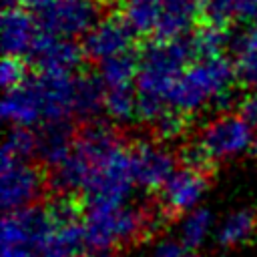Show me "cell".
<instances>
[{
    "label": "cell",
    "mask_w": 257,
    "mask_h": 257,
    "mask_svg": "<svg viewBox=\"0 0 257 257\" xmlns=\"http://www.w3.org/2000/svg\"><path fill=\"white\" fill-rule=\"evenodd\" d=\"M195 56L189 36L161 38L151 42L139 56V76L135 82L139 94V120L151 126L169 108V94L177 78Z\"/></svg>",
    "instance_id": "1"
},
{
    "label": "cell",
    "mask_w": 257,
    "mask_h": 257,
    "mask_svg": "<svg viewBox=\"0 0 257 257\" xmlns=\"http://www.w3.org/2000/svg\"><path fill=\"white\" fill-rule=\"evenodd\" d=\"M235 80V64L225 56L197 58L177 78L169 94V106L185 116L203 112L209 106L225 110L233 102Z\"/></svg>",
    "instance_id": "2"
},
{
    "label": "cell",
    "mask_w": 257,
    "mask_h": 257,
    "mask_svg": "<svg viewBox=\"0 0 257 257\" xmlns=\"http://www.w3.org/2000/svg\"><path fill=\"white\" fill-rule=\"evenodd\" d=\"M122 143L118 135L100 122L86 124L76 137L70 153L54 167H50L48 183L60 195H72L84 191L86 183L90 181L92 173L98 165Z\"/></svg>",
    "instance_id": "3"
},
{
    "label": "cell",
    "mask_w": 257,
    "mask_h": 257,
    "mask_svg": "<svg viewBox=\"0 0 257 257\" xmlns=\"http://www.w3.org/2000/svg\"><path fill=\"white\" fill-rule=\"evenodd\" d=\"M82 221L86 245L106 249L131 245L145 237L155 225L153 213L128 201L118 205L86 207Z\"/></svg>",
    "instance_id": "4"
},
{
    "label": "cell",
    "mask_w": 257,
    "mask_h": 257,
    "mask_svg": "<svg viewBox=\"0 0 257 257\" xmlns=\"http://www.w3.org/2000/svg\"><path fill=\"white\" fill-rule=\"evenodd\" d=\"M253 122L243 112H221L199 128L195 145L189 149L187 163L197 167L207 163H227L253 149Z\"/></svg>",
    "instance_id": "5"
},
{
    "label": "cell",
    "mask_w": 257,
    "mask_h": 257,
    "mask_svg": "<svg viewBox=\"0 0 257 257\" xmlns=\"http://www.w3.org/2000/svg\"><path fill=\"white\" fill-rule=\"evenodd\" d=\"M131 153L124 145L114 149L92 173L86 183L82 195L86 207H102V205H118L128 201L135 187Z\"/></svg>",
    "instance_id": "6"
},
{
    "label": "cell",
    "mask_w": 257,
    "mask_h": 257,
    "mask_svg": "<svg viewBox=\"0 0 257 257\" xmlns=\"http://www.w3.org/2000/svg\"><path fill=\"white\" fill-rule=\"evenodd\" d=\"M50 223V207L32 205L6 213L0 225V257H34Z\"/></svg>",
    "instance_id": "7"
},
{
    "label": "cell",
    "mask_w": 257,
    "mask_h": 257,
    "mask_svg": "<svg viewBox=\"0 0 257 257\" xmlns=\"http://www.w3.org/2000/svg\"><path fill=\"white\" fill-rule=\"evenodd\" d=\"M50 211L52 223L40 239L34 257H80L88 245L84 221H80L76 207L66 199H58L50 205Z\"/></svg>",
    "instance_id": "8"
},
{
    "label": "cell",
    "mask_w": 257,
    "mask_h": 257,
    "mask_svg": "<svg viewBox=\"0 0 257 257\" xmlns=\"http://www.w3.org/2000/svg\"><path fill=\"white\" fill-rule=\"evenodd\" d=\"M38 24L42 32L76 38L84 36L100 20L98 0H52L38 8Z\"/></svg>",
    "instance_id": "9"
},
{
    "label": "cell",
    "mask_w": 257,
    "mask_h": 257,
    "mask_svg": "<svg viewBox=\"0 0 257 257\" xmlns=\"http://www.w3.org/2000/svg\"><path fill=\"white\" fill-rule=\"evenodd\" d=\"M44 191V175L30 161H2L0 203L4 213L32 207Z\"/></svg>",
    "instance_id": "10"
},
{
    "label": "cell",
    "mask_w": 257,
    "mask_h": 257,
    "mask_svg": "<svg viewBox=\"0 0 257 257\" xmlns=\"http://www.w3.org/2000/svg\"><path fill=\"white\" fill-rule=\"evenodd\" d=\"M128 153L135 183L147 191H161V187L177 171L173 151L161 141H139L128 149Z\"/></svg>",
    "instance_id": "11"
},
{
    "label": "cell",
    "mask_w": 257,
    "mask_h": 257,
    "mask_svg": "<svg viewBox=\"0 0 257 257\" xmlns=\"http://www.w3.org/2000/svg\"><path fill=\"white\" fill-rule=\"evenodd\" d=\"M207 189H209V181L207 175L203 173V167L187 163L185 167L177 169L169 177V181L161 187V207L167 213L183 215L187 211L201 207Z\"/></svg>",
    "instance_id": "12"
},
{
    "label": "cell",
    "mask_w": 257,
    "mask_h": 257,
    "mask_svg": "<svg viewBox=\"0 0 257 257\" xmlns=\"http://www.w3.org/2000/svg\"><path fill=\"white\" fill-rule=\"evenodd\" d=\"M84 48L78 46L72 38H62L42 32L30 52L32 62L40 74L52 76H72L84 58Z\"/></svg>",
    "instance_id": "13"
},
{
    "label": "cell",
    "mask_w": 257,
    "mask_h": 257,
    "mask_svg": "<svg viewBox=\"0 0 257 257\" xmlns=\"http://www.w3.org/2000/svg\"><path fill=\"white\" fill-rule=\"evenodd\" d=\"M0 110L4 120L12 126L32 128L46 122V106L38 76L26 78L18 86L8 88L4 92Z\"/></svg>",
    "instance_id": "14"
},
{
    "label": "cell",
    "mask_w": 257,
    "mask_h": 257,
    "mask_svg": "<svg viewBox=\"0 0 257 257\" xmlns=\"http://www.w3.org/2000/svg\"><path fill=\"white\" fill-rule=\"evenodd\" d=\"M133 36H135V32L126 24L124 18L106 16V18H100L82 36V48L90 60L100 62L114 54L131 50Z\"/></svg>",
    "instance_id": "15"
},
{
    "label": "cell",
    "mask_w": 257,
    "mask_h": 257,
    "mask_svg": "<svg viewBox=\"0 0 257 257\" xmlns=\"http://www.w3.org/2000/svg\"><path fill=\"white\" fill-rule=\"evenodd\" d=\"M42 28L30 12L8 6L2 14V50L6 56H30Z\"/></svg>",
    "instance_id": "16"
},
{
    "label": "cell",
    "mask_w": 257,
    "mask_h": 257,
    "mask_svg": "<svg viewBox=\"0 0 257 257\" xmlns=\"http://www.w3.org/2000/svg\"><path fill=\"white\" fill-rule=\"evenodd\" d=\"M203 14L201 0H163V12L157 26L159 38H183Z\"/></svg>",
    "instance_id": "17"
},
{
    "label": "cell",
    "mask_w": 257,
    "mask_h": 257,
    "mask_svg": "<svg viewBox=\"0 0 257 257\" xmlns=\"http://www.w3.org/2000/svg\"><path fill=\"white\" fill-rule=\"evenodd\" d=\"M36 155L48 165H58L74 145V133L68 120H50L42 122L36 131Z\"/></svg>",
    "instance_id": "18"
},
{
    "label": "cell",
    "mask_w": 257,
    "mask_h": 257,
    "mask_svg": "<svg viewBox=\"0 0 257 257\" xmlns=\"http://www.w3.org/2000/svg\"><path fill=\"white\" fill-rule=\"evenodd\" d=\"M257 229V215L251 209H235L221 217L215 227V241L223 249L245 245Z\"/></svg>",
    "instance_id": "19"
},
{
    "label": "cell",
    "mask_w": 257,
    "mask_h": 257,
    "mask_svg": "<svg viewBox=\"0 0 257 257\" xmlns=\"http://www.w3.org/2000/svg\"><path fill=\"white\" fill-rule=\"evenodd\" d=\"M104 84L98 74L74 76V118L94 120L104 112Z\"/></svg>",
    "instance_id": "20"
},
{
    "label": "cell",
    "mask_w": 257,
    "mask_h": 257,
    "mask_svg": "<svg viewBox=\"0 0 257 257\" xmlns=\"http://www.w3.org/2000/svg\"><path fill=\"white\" fill-rule=\"evenodd\" d=\"M215 215L205 207H197L181 215L177 223V237L191 249H199L209 241V237H215Z\"/></svg>",
    "instance_id": "21"
},
{
    "label": "cell",
    "mask_w": 257,
    "mask_h": 257,
    "mask_svg": "<svg viewBox=\"0 0 257 257\" xmlns=\"http://www.w3.org/2000/svg\"><path fill=\"white\" fill-rule=\"evenodd\" d=\"M137 76H139V56H135L131 50L98 62V78L102 80L104 88L135 86Z\"/></svg>",
    "instance_id": "22"
},
{
    "label": "cell",
    "mask_w": 257,
    "mask_h": 257,
    "mask_svg": "<svg viewBox=\"0 0 257 257\" xmlns=\"http://www.w3.org/2000/svg\"><path fill=\"white\" fill-rule=\"evenodd\" d=\"M163 12V0H124L122 18L133 28L135 34L157 32Z\"/></svg>",
    "instance_id": "23"
},
{
    "label": "cell",
    "mask_w": 257,
    "mask_h": 257,
    "mask_svg": "<svg viewBox=\"0 0 257 257\" xmlns=\"http://www.w3.org/2000/svg\"><path fill=\"white\" fill-rule=\"evenodd\" d=\"M104 114L116 122L124 124L139 118V94L135 86L126 88H106L104 90Z\"/></svg>",
    "instance_id": "24"
},
{
    "label": "cell",
    "mask_w": 257,
    "mask_h": 257,
    "mask_svg": "<svg viewBox=\"0 0 257 257\" xmlns=\"http://www.w3.org/2000/svg\"><path fill=\"white\" fill-rule=\"evenodd\" d=\"M189 40H191L195 58H203V56H219L223 48L231 42V36L223 30V24L209 22L201 26L193 36H189Z\"/></svg>",
    "instance_id": "25"
},
{
    "label": "cell",
    "mask_w": 257,
    "mask_h": 257,
    "mask_svg": "<svg viewBox=\"0 0 257 257\" xmlns=\"http://www.w3.org/2000/svg\"><path fill=\"white\" fill-rule=\"evenodd\" d=\"M36 155V135L32 128L12 126L4 139L2 161H28Z\"/></svg>",
    "instance_id": "26"
},
{
    "label": "cell",
    "mask_w": 257,
    "mask_h": 257,
    "mask_svg": "<svg viewBox=\"0 0 257 257\" xmlns=\"http://www.w3.org/2000/svg\"><path fill=\"white\" fill-rule=\"evenodd\" d=\"M235 74L237 80L251 92L257 90V50L237 52L235 54Z\"/></svg>",
    "instance_id": "27"
},
{
    "label": "cell",
    "mask_w": 257,
    "mask_h": 257,
    "mask_svg": "<svg viewBox=\"0 0 257 257\" xmlns=\"http://www.w3.org/2000/svg\"><path fill=\"white\" fill-rule=\"evenodd\" d=\"M185 114H181V112H177L175 108H167L161 116H159V120L153 124L155 126V131H157V135L163 139V141H173V139H177V137H181L183 135V131H185Z\"/></svg>",
    "instance_id": "28"
},
{
    "label": "cell",
    "mask_w": 257,
    "mask_h": 257,
    "mask_svg": "<svg viewBox=\"0 0 257 257\" xmlns=\"http://www.w3.org/2000/svg\"><path fill=\"white\" fill-rule=\"evenodd\" d=\"M193 251L195 249L185 245L179 237H159L153 243L149 257H195Z\"/></svg>",
    "instance_id": "29"
},
{
    "label": "cell",
    "mask_w": 257,
    "mask_h": 257,
    "mask_svg": "<svg viewBox=\"0 0 257 257\" xmlns=\"http://www.w3.org/2000/svg\"><path fill=\"white\" fill-rule=\"evenodd\" d=\"M26 80V66L20 56H4L2 66H0V82L4 90L18 86L20 82Z\"/></svg>",
    "instance_id": "30"
},
{
    "label": "cell",
    "mask_w": 257,
    "mask_h": 257,
    "mask_svg": "<svg viewBox=\"0 0 257 257\" xmlns=\"http://www.w3.org/2000/svg\"><path fill=\"white\" fill-rule=\"evenodd\" d=\"M203 2V14L209 18V22L225 24L235 16L237 0H201Z\"/></svg>",
    "instance_id": "31"
},
{
    "label": "cell",
    "mask_w": 257,
    "mask_h": 257,
    "mask_svg": "<svg viewBox=\"0 0 257 257\" xmlns=\"http://www.w3.org/2000/svg\"><path fill=\"white\" fill-rule=\"evenodd\" d=\"M229 46L237 52H247V50H257V22L255 24H247L245 30L231 34V42Z\"/></svg>",
    "instance_id": "32"
},
{
    "label": "cell",
    "mask_w": 257,
    "mask_h": 257,
    "mask_svg": "<svg viewBox=\"0 0 257 257\" xmlns=\"http://www.w3.org/2000/svg\"><path fill=\"white\" fill-rule=\"evenodd\" d=\"M235 16L245 24L257 22V0H237Z\"/></svg>",
    "instance_id": "33"
},
{
    "label": "cell",
    "mask_w": 257,
    "mask_h": 257,
    "mask_svg": "<svg viewBox=\"0 0 257 257\" xmlns=\"http://www.w3.org/2000/svg\"><path fill=\"white\" fill-rule=\"evenodd\" d=\"M241 112H243L251 122H257V90L251 92V94L241 102Z\"/></svg>",
    "instance_id": "34"
},
{
    "label": "cell",
    "mask_w": 257,
    "mask_h": 257,
    "mask_svg": "<svg viewBox=\"0 0 257 257\" xmlns=\"http://www.w3.org/2000/svg\"><path fill=\"white\" fill-rule=\"evenodd\" d=\"M80 257H116L114 249H106V247H88L84 249V253Z\"/></svg>",
    "instance_id": "35"
},
{
    "label": "cell",
    "mask_w": 257,
    "mask_h": 257,
    "mask_svg": "<svg viewBox=\"0 0 257 257\" xmlns=\"http://www.w3.org/2000/svg\"><path fill=\"white\" fill-rule=\"evenodd\" d=\"M32 6H36V8H40V6H44V4H48V2H52V0H28Z\"/></svg>",
    "instance_id": "36"
},
{
    "label": "cell",
    "mask_w": 257,
    "mask_h": 257,
    "mask_svg": "<svg viewBox=\"0 0 257 257\" xmlns=\"http://www.w3.org/2000/svg\"><path fill=\"white\" fill-rule=\"evenodd\" d=\"M4 2H6V6H16L20 0H4Z\"/></svg>",
    "instance_id": "37"
},
{
    "label": "cell",
    "mask_w": 257,
    "mask_h": 257,
    "mask_svg": "<svg viewBox=\"0 0 257 257\" xmlns=\"http://www.w3.org/2000/svg\"><path fill=\"white\" fill-rule=\"evenodd\" d=\"M253 153H255V159H257V133H255V143H253Z\"/></svg>",
    "instance_id": "38"
},
{
    "label": "cell",
    "mask_w": 257,
    "mask_h": 257,
    "mask_svg": "<svg viewBox=\"0 0 257 257\" xmlns=\"http://www.w3.org/2000/svg\"><path fill=\"white\" fill-rule=\"evenodd\" d=\"M207 257H223V255H207Z\"/></svg>",
    "instance_id": "39"
},
{
    "label": "cell",
    "mask_w": 257,
    "mask_h": 257,
    "mask_svg": "<svg viewBox=\"0 0 257 257\" xmlns=\"http://www.w3.org/2000/svg\"><path fill=\"white\" fill-rule=\"evenodd\" d=\"M104 2H118V0H104Z\"/></svg>",
    "instance_id": "40"
}]
</instances>
